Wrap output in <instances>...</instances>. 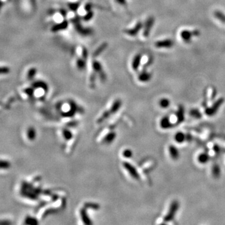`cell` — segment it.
Listing matches in <instances>:
<instances>
[{
  "label": "cell",
  "mask_w": 225,
  "mask_h": 225,
  "mask_svg": "<svg viewBox=\"0 0 225 225\" xmlns=\"http://www.w3.org/2000/svg\"><path fill=\"white\" fill-rule=\"evenodd\" d=\"M174 45V42L171 39H165L163 41H158L155 43V46L158 48H169Z\"/></svg>",
  "instance_id": "cell-3"
},
{
  "label": "cell",
  "mask_w": 225,
  "mask_h": 225,
  "mask_svg": "<svg viewBox=\"0 0 225 225\" xmlns=\"http://www.w3.org/2000/svg\"><path fill=\"white\" fill-rule=\"evenodd\" d=\"M143 28V24L141 22L137 23L136 26H134L133 28L131 29H127L125 30V33L130 36H135L138 33L139 31L141 30V28Z\"/></svg>",
  "instance_id": "cell-2"
},
{
  "label": "cell",
  "mask_w": 225,
  "mask_h": 225,
  "mask_svg": "<svg viewBox=\"0 0 225 225\" xmlns=\"http://www.w3.org/2000/svg\"><path fill=\"white\" fill-rule=\"evenodd\" d=\"M93 17V13L91 12V11H89V12H88V13L83 17V20H84V21H88L91 20V18Z\"/></svg>",
  "instance_id": "cell-13"
},
{
  "label": "cell",
  "mask_w": 225,
  "mask_h": 225,
  "mask_svg": "<svg viewBox=\"0 0 225 225\" xmlns=\"http://www.w3.org/2000/svg\"><path fill=\"white\" fill-rule=\"evenodd\" d=\"M108 43H103V44H101L98 48L96 50L95 52L93 53V57H98L100 56V54H101V53H102L108 47Z\"/></svg>",
  "instance_id": "cell-8"
},
{
  "label": "cell",
  "mask_w": 225,
  "mask_h": 225,
  "mask_svg": "<svg viewBox=\"0 0 225 225\" xmlns=\"http://www.w3.org/2000/svg\"><path fill=\"white\" fill-rule=\"evenodd\" d=\"M141 55L140 54H137L135 56V57L133 58V61H132V63H131V66L132 68L134 71H137L138 69L140 63H141Z\"/></svg>",
  "instance_id": "cell-6"
},
{
  "label": "cell",
  "mask_w": 225,
  "mask_h": 225,
  "mask_svg": "<svg viewBox=\"0 0 225 225\" xmlns=\"http://www.w3.org/2000/svg\"><path fill=\"white\" fill-rule=\"evenodd\" d=\"M86 60L85 59H78L77 61V66L78 70H83L86 67Z\"/></svg>",
  "instance_id": "cell-10"
},
{
  "label": "cell",
  "mask_w": 225,
  "mask_h": 225,
  "mask_svg": "<svg viewBox=\"0 0 225 225\" xmlns=\"http://www.w3.org/2000/svg\"><path fill=\"white\" fill-rule=\"evenodd\" d=\"M115 1L118 3V4L123 6H125L126 5V0H115Z\"/></svg>",
  "instance_id": "cell-14"
},
{
  "label": "cell",
  "mask_w": 225,
  "mask_h": 225,
  "mask_svg": "<svg viewBox=\"0 0 225 225\" xmlns=\"http://www.w3.org/2000/svg\"><path fill=\"white\" fill-rule=\"evenodd\" d=\"M80 3L78 2H75V3H71L68 4V7L70 9H71L73 12H77V9L79 8Z\"/></svg>",
  "instance_id": "cell-11"
},
{
  "label": "cell",
  "mask_w": 225,
  "mask_h": 225,
  "mask_svg": "<svg viewBox=\"0 0 225 225\" xmlns=\"http://www.w3.org/2000/svg\"><path fill=\"white\" fill-rule=\"evenodd\" d=\"M92 68L94 71L96 73H100V75H104L103 72V69L101 64L98 61L94 60L92 63Z\"/></svg>",
  "instance_id": "cell-7"
},
{
  "label": "cell",
  "mask_w": 225,
  "mask_h": 225,
  "mask_svg": "<svg viewBox=\"0 0 225 225\" xmlns=\"http://www.w3.org/2000/svg\"><path fill=\"white\" fill-rule=\"evenodd\" d=\"M68 26V22L67 21H63L58 24L54 25L52 28V31L54 33H56L60 31H62L66 29Z\"/></svg>",
  "instance_id": "cell-4"
},
{
  "label": "cell",
  "mask_w": 225,
  "mask_h": 225,
  "mask_svg": "<svg viewBox=\"0 0 225 225\" xmlns=\"http://www.w3.org/2000/svg\"><path fill=\"white\" fill-rule=\"evenodd\" d=\"M215 16L218 20H219L221 22L225 23V15L223 13L220 12H216L215 13Z\"/></svg>",
  "instance_id": "cell-12"
},
{
  "label": "cell",
  "mask_w": 225,
  "mask_h": 225,
  "mask_svg": "<svg viewBox=\"0 0 225 225\" xmlns=\"http://www.w3.org/2000/svg\"><path fill=\"white\" fill-rule=\"evenodd\" d=\"M155 23V19L153 17H150L148 18L146 23L144 24V30H143V36L145 38H147L150 35L151 30L153 26V24Z\"/></svg>",
  "instance_id": "cell-1"
},
{
  "label": "cell",
  "mask_w": 225,
  "mask_h": 225,
  "mask_svg": "<svg viewBox=\"0 0 225 225\" xmlns=\"http://www.w3.org/2000/svg\"><path fill=\"white\" fill-rule=\"evenodd\" d=\"M181 37L183 40L186 43H189L191 41L192 37L193 36V31H190L188 30H184L181 32Z\"/></svg>",
  "instance_id": "cell-5"
},
{
  "label": "cell",
  "mask_w": 225,
  "mask_h": 225,
  "mask_svg": "<svg viewBox=\"0 0 225 225\" xmlns=\"http://www.w3.org/2000/svg\"><path fill=\"white\" fill-rule=\"evenodd\" d=\"M161 104L163 105V106H166L167 105H168V101L167 100H163L161 101Z\"/></svg>",
  "instance_id": "cell-15"
},
{
  "label": "cell",
  "mask_w": 225,
  "mask_h": 225,
  "mask_svg": "<svg viewBox=\"0 0 225 225\" xmlns=\"http://www.w3.org/2000/svg\"><path fill=\"white\" fill-rule=\"evenodd\" d=\"M151 77V74L150 73H148L147 72H143L141 73V74H140L139 77H138V79L139 80L141 81H148L150 79Z\"/></svg>",
  "instance_id": "cell-9"
}]
</instances>
